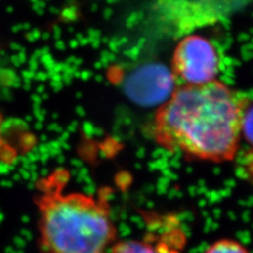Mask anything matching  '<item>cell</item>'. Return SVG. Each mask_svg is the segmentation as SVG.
<instances>
[{
	"mask_svg": "<svg viewBox=\"0 0 253 253\" xmlns=\"http://www.w3.org/2000/svg\"><path fill=\"white\" fill-rule=\"evenodd\" d=\"M245 141L248 153L246 154V165L253 167V101L247 100L244 109L242 126H241V142Z\"/></svg>",
	"mask_w": 253,
	"mask_h": 253,
	"instance_id": "cell-5",
	"label": "cell"
},
{
	"mask_svg": "<svg viewBox=\"0 0 253 253\" xmlns=\"http://www.w3.org/2000/svg\"><path fill=\"white\" fill-rule=\"evenodd\" d=\"M69 172L60 169L37 185L38 243L42 253H107L117 229L111 190L98 193L68 190Z\"/></svg>",
	"mask_w": 253,
	"mask_h": 253,
	"instance_id": "cell-2",
	"label": "cell"
},
{
	"mask_svg": "<svg viewBox=\"0 0 253 253\" xmlns=\"http://www.w3.org/2000/svg\"><path fill=\"white\" fill-rule=\"evenodd\" d=\"M6 148V142L4 139V131H3V116L0 113V160H1Z\"/></svg>",
	"mask_w": 253,
	"mask_h": 253,
	"instance_id": "cell-7",
	"label": "cell"
},
{
	"mask_svg": "<svg viewBox=\"0 0 253 253\" xmlns=\"http://www.w3.org/2000/svg\"><path fill=\"white\" fill-rule=\"evenodd\" d=\"M183 230L171 219L167 229L149 231L144 239L122 241L112 245L110 253H178L183 243Z\"/></svg>",
	"mask_w": 253,
	"mask_h": 253,
	"instance_id": "cell-4",
	"label": "cell"
},
{
	"mask_svg": "<svg viewBox=\"0 0 253 253\" xmlns=\"http://www.w3.org/2000/svg\"><path fill=\"white\" fill-rule=\"evenodd\" d=\"M248 98L223 82L181 84L157 109L152 137L158 146L195 161L233 162Z\"/></svg>",
	"mask_w": 253,
	"mask_h": 253,
	"instance_id": "cell-1",
	"label": "cell"
},
{
	"mask_svg": "<svg viewBox=\"0 0 253 253\" xmlns=\"http://www.w3.org/2000/svg\"><path fill=\"white\" fill-rule=\"evenodd\" d=\"M205 253H249V251L240 242L221 239L211 244Z\"/></svg>",
	"mask_w": 253,
	"mask_h": 253,
	"instance_id": "cell-6",
	"label": "cell"
},
{
	"mask_svg": "<svg viewBox=\"0 0 253 253\" xmlns=\"http://www.w3.org/2000/svg\"><path fill=\"white\" fill-rule=\"evenodd\" d=\"M172 76L183 84H204L216 81L220 70L219 54L209 39L188 35L172 54Z\"/></svg>",
	"mask_w": 253,
	"mask_h": 253,
	"instance_id": "cell-3",
	"label": "cell"
}]
</instances>
